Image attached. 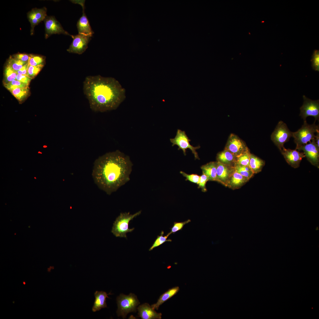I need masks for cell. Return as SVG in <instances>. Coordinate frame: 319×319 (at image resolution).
Listing matches in <instances>:
<instances>
[{"label": "cell", "instance_id": "28", "mask_svg": "<svg viewBox=\"0 0 319 319\" xmlns=\"http://www.w3.org/2000/svg\"><path fill=\"white\" fill-rule=\"evenodd\" d=\"M164 234V231H162L160 235L157 236V238L154 242L152 245L149 249V251L152 250L154 248L159 246L166 242H171L172 241V240L171 239H167L168 236L171 234L170 232L168 233L166 236H163Z\"/></svg>", "mask_w": 319, "mask_h": 319}, {"label": "cell", "instance_id": "9", "mask_svg": "<svg viewBox=\"0 0 319 319\" xmlns=\"http://www.w3.org/2000/svg\"><path fill=\"white\" fill-rule=\"evenodd\" d=\"M92 36L82 33L72 35L73 41L67 51L70 53L81 54L88 48V44Z\"/></svg>", "mask_w": 319, "mask_h": 319}, {"label": "cell", "instance_id": "19", "mask_svg": "<svg viewBox=\"0 0 319 319\" xmlns=\"http://www.w3.org/2000/svg\"><path fill=\"white\" fill-rule=\"evenodd\" d=\"M110 294H107L103 291H96L95 292V300L92 309L93 312H95L102 308L107 307L106 298L108 297V296Z\"/></svg>", "mask_w": 319, "mask_h": 319}, {"label": "cell", "instance_id": "14", "mask_svg": "<svg viewBox=\"0 0 319 319\" xmlns=\"http://www.w3.org/2000/svg\"><path fill=\"white\" fill-rule=\"evenodd\" d=\"M72 3L78 4L82 8V14L77 23V27L78 33H82L92 36L94 33L90 26L89 20L85 12L84 0H71Z\"/></svg>", "mask_w": 319, "mask_h": 319}, {"label": "cell", "instance_id": "40", "mask_svg": "<svg viewBox=\"0 0 319 319\" xmlns=\"http://www.w3.org/2000/svg\"><path fill=\"white\" fill-rule=\"evenodd\" d=\"M315 140L316 144L318 147H319V131L316 133V135H315Z\"/></svg>", "mask_w": 319, "mask_h": 319}, {"label": "cell", "instance_id": "2", "mask_svg": "<svg viewBox=\"0 0 319 319\" xmlns=\"http://www.w3.org/2000/svg\"><path fill=\"white\" fill-rule=\"evenodd\" d=\"M83 89L91 109L95 112L115 110L125 98L124 89L112 77L87 76L83 82Z\"/></svg>", "mask_w": 319, "mask_h": 319}, {"label": "cell", "instance_id": "5", "mask_svg": "<svg viewBox=\"0 0 319 319\" xmlns=\"http://www.w3.org/2000/svg\"><path fill=\"white\" fill-rule=\"evenodd\" d=\"M118 308L117 313L118 316H121L123 318H126L128 313L136 312V307L140 302L137 296L131 293L128 295L121 294L117 298Z\"/></svg>", "mask_w": 319, "mask_h": 319}, {"label": "cell", "instance_id": "35", "mask_svg": "<svg viewBox=\"0 0 319 319\" xmlns=\"http://www.w3.org/2000/svg\"><path fill=\"white\" fill-rule=\"evenodd\" d=\"M209 180L208 177L204 173L202 172V175L200 176L199 180L198 183V188H201L202 191L204 192L207 191L206 187V184L207 182L209 181Z\"/></svg>", "mask_w": 319, "mask_h": 319}, {"label": "cell", "instance_id": "6", "mask_svg": "<svg viewBox=\"0 0 319 319\" xmlns=\"http://www.w3.org/2000/svg\"><path fill=\"white\" fill-rule=\"evenodd\" d=\"M292 133L286 123L280 121L271 134V139L280 150L284 147V144L292 137Z\"/></svg>", "mask_w": 319, "mask_h": 319}, {"label": "cell", "instance_id": "39", "mask_svg": "<svg viewBox=\"0 0 319 319\" xmlns=\"http://www.w3.org/2000/svg\"><path fill=\"white\" fill-rule=\"evenodd\" d=\"M28 64V63L24 66L19 70L17 71L16 72L17 73L20 75H26Z\"/></svg>", "mask_w": 319, "mask_h": 319}, {"label": "cell", "instance_id": "29", "mask_svg": "<svg viewBox=\"0 0 319 319\" xmlns=\"http://www.w3.org/2000/svg\"><path fill=\"white\" fill-rule=\"evenodd\" d=\"M250 153L249 150L236 157L235 163L242 165L250 167Z\"/></svg>", "mask_w": 319, "mask_h": 319}, {"label": "cell", "instance_id": "38", "mask_svg": "<svg viewBox=\"0 0 319 319\" xmlns=\"http://www.w3.org/2000/svg\"><path fill=\"white\" fill-rule=\"evenodd\" d=\"M16 79L29 85L32 79L26 75L17 74Z\"/></svg>", "mask_w": 319, "mask_h": 319}, {"label": "cell", "instance_id": "10", "mask_svg": "<svg viewBox=\"0 0 319 319\" xmlns=\"http://www.w3.org/2000/svg\"><path fill=\"white\" fill-rule=\"evenodd\" d=\"M224 149L229 151L236 157L249 150L244 142L233 134L230 136Z\"/></svg>", "mask_w": 319, "mask_h": 319}, {"label": "cell", "instance_id": "4", "mask_svg": "<svg viewBox=\"0 0 319 319\" xmlns=\"http://www.w3.org/2000/svg\"><path fill=\"white\" fill-rule=\"evenodd\" d=\"M141 213V211H140L133 214H130L129 212L121 213L113 224L111 232L116 237L126 238V234L132 232L134 229V228H128L129 222L139 215Z\"/></svg>", "mask_w": 319, "mask_h": 319}, {"label": "cell", "instance_id": "31", "mask_svg": "<svg viewBox=\"0 0 319 319\" xmlns=\"http://www.w3.org/2000/svg\"><path fill=\"white\" fill-rule=\"evenodd\" d=\"M44 61L43 57L41 56L29 55L28 64L33 66H37L44 64Z\"/></svg>", "mask_w": 319, "mask_h": 319}, {"label": "cell", "instance_id": "11", "mask_svg": "<svg viewBox=\"0 0 319 319\" xmlns=\"http://www.w3.org/2000/svg\"><path fill=\"white\" fill-rule=\"evenodd\" d=\"M302 150L307 160L313 165L319 167V147L316 144L315 139L311 142L301 147L298 151Z\"/></svg>", "mask_w": 319, "mask_h": 319}, {"label": "cell", "instance_id": "15", "mask_svg": "<svg viewBox=\"0 0 319 319\" xmlns=\"http://www.w3.org/2000/svg\"><path fill=\"white\" fill-rule=\"evenodd\" d=\"M217 175L219 182L226 187L234 172V166L224 165L217 162Z\"/></svg>", "mask_w": 319, "mask_h": 319}, {"label": "cell", "instance_id": "3", "mask_svg": "<svg viewBox=\"0 0 319 319\" xmlns=\"http://www.w3.org/2000/svg\"><path fill=\"white\" fill-rule=\"evenodd\" d=\"M315 122L312 124H309L306 121H305L300 128L295 132H292V137L296 145L295 149L298 150L301 147L315 139V133L319 131V126L315 124Z\"/></svg>", "mask_w": 319, "mask_h": 319}, {"label": "cell", "instance_id": "37", "mask_svg": "<svg viewBox=\"0 0 319 319\" xmlns=\"http://www.w3.org/2000/svg\"><path fill=\"white\" fill-rule=\"evenodd\" d=\"M14 58L27 63L29 58V55L24 53H17L12 56Z\"/></svg>", "mask_w": 319, "mask_h": 319}, {"label": "cell", "instance_id": "27", "mask_svg": "<svg viewBox=\"0 0 319 319\" xmlns=\"http://www.w3.org/2000/svg\"><path fill=\"white\" fill-rule=\"evenodd\" d=\"M27 63L23 62L10 56L8 59L6 65L16 72Z\"/></svg>", "mask_w": 319, "mask_h": 319}, {"label": "cell", "instance_id": "26", "mask_svg": "<svg viewBox=\"0 0 319 319\" xmlns=\"http://www.w3.org/2000/svg\"><path fill=\"white\" fill-rule=\"evenodd\" d=\"M17 74L12 69L6 65L4 71V85L7 84L16 79Z\"/></svg>", "mask_w": 319, "mask_h": 319}, {"label": "cell", "instance_id": "1", "mask_svg": "<svg viewBox=\"0 0 319 319\" xmlns=\"http://www.w3.org/2000/svg\"><path fill=\"white\" fill-rule=\"evenodd\" d=\"M132 166L128 156L118 150L110 152L95 160L92 177L98 187L110 195L130 180Z\"/></svg>", "mask_w": 319, "mask_h": 319}, {"label": "cell", "instance_id": "13", "mask_svg": "<svg viewBox=\"0 0 319 319\" xmlns=\"http://www.w3.org/2000/svg\"><path fill=\"white\" fill-rule=\"evenodd\" d=\"M287 162L293 167H298L302 159L305 156L303 152L296 149H286L284 147L280 150Z\"/></svg>", "mask_w": 319, "mask_h": 319}, {"label": "cell", "instance_id": "18", "mask_svg": "<svg viewBox=\"0 0 319 319\" xmlns=\"http://www.w3.org/2000/svg\"><path fill=\"white\" fill-rule=\"evenodd\" d=\"M202 172L209 178V180L219 182L217 175V162H211L202 165Z\"/></svg>", "mask_w": 319, "mask_h": 319}, {"label": "cell", "instance_id": "16", "mask_svg": "<svg viewBox=\"0 0 319 319\" xmlns=\"http://www.w3.org/2000/svg\"><path fill=\"white\" fill-rule=\"evenodd\" d=\"M139 316L142 319H160L162 314L157 313L147 303L139 305L137 308Z\"/></svg>", "mask_w": 319, "mask_h": 319}, {"label": "cell", "instance_id": "33", "mask_svg": "<svg viewBox=\"0 0 319 319\" xmlns=\"http://www.w3.org/2000/svg\"><path fill=\"white\" fill-rule=\"evenodd\" d=\"M311 66L313 69L315 71H319V50H315L312 56L311 60Z\"/></svg>", "mask_w": 319, "mask_h": 319}, {"label": "cell", "instance_id": "23", "mask_svg": "<svg viewBox=\"0 0 319 319\" xmlns=\"http://www.w3.org/2000/svg\"><path fill=\"white\" fill-rule=\"evenodd\" d=\"M47 9L44 7L41 9L34 8L27 14V17H31L39 21L44 20L47 16Z\"/></svg>", "mask_w": 319, "mask_h": 319}, {"label": "cell", "instance_id": "36", "mask_svg": "<svg viewBox=\"0 0 319 319\" xmlns=\"http://www.w3.org/2000/svg\"><path fill=\"white\" fill-rule=\"evenodd\" d=\"M180 173L186 178V180H188L191 182L198 184L200 176L197 174H188L182 171H180Z\"/></svg>", "mask_w": 319, "mask_h": 319}, {"label": "cell", "instance_id": "34", "mask_svg": "<svg viewBox=\"0 0 319 319\" xmlns=\"http://www.w3.org/2000/svg\"><path fill=\"white\" fill-rule=\"evenodd\" d=\"M191 222L190 219L183 222H175L174 223L172 227L170 228L171 231L170 232L171 233L174 234L178 231L182 230L184 226Z\"/></svg>", "mask_w": 319, "mask_h": 319}, {"label": "cell", "instance_id": "22", "mask_svg": "<svg viewBox=\"0 0 319 319\" xmlns=\"http://www.w3.org/2000/svg\"><path fill=\"white\" fill-rule=\"evenodd\" d=\"M265 164V161L254 155L251 154L250 157V166L254 174L261 171Z\"/></svg>", "mask_w": 319, "mask_h": 319}, {"label": "cell", "instance_id": "41", "mask_svg": "<svg viewBox=\"0 0 319 319\" xmlns=\"http://www.w3.org/2000/svg\"><path fill=\"white\" fill-rule=\"evenodd\" d=\"M23 283L24 284H25V282H23Z\"/></svg>", "mask_w": 319, "mask_h": 319}, {"label": "cell", "instance_id": "21", "mask_svg": "<svg viewBox=\"0 0 319 319\" xmlns=\"http://www.w3.org/2000/svg\"><path fill=\"white\" fill-rule=\"evenodd\" d=\"M179 290V287L177 286L169 289L160 296L157 302L151 306L152 307L154 310H158L160 305L176 294Z\"/></svg>", "mask_w": 319, "mask_h": 319}, {"label": "cell", "instance_id": "32", "mask_svg": "<svg viewBox=\"0 0 319 319\" xmlns=\"http://www.w3.org/2000/svg\"><path fill=\"white\" fill-rule=\"evenodd\" d=\"M4 86L9 91L17 88H26L29 87V85L16 79L9 83L4 85Z\"/></svg>", "mask_w": 319, "mask_h": 319}, {"label": "cell", "instance_id": "17", "mask_svg": "<svg viewBox=\"0 0 319 319\" xmlns=\"http://www.w3.org/2000/svg\"><path fill=\"white\" fill-rule=\"evenodd\" d=\"M249 180L234 170L230 178L227 187L232 189H238Z\"/></svg>", "mask_w": 319, "mask_h": 319}, {"label": "cell", "instance_id": "7", "mask_svg": "<svg viewBox=\"0 0 319 319\" xmlns=\"http://www.w3.org/2000/svg\"><path fill=\"white\" fill-rule=\"evenodd\" d=\"M170 141L172 144V146L177 145L178 147V150H182L185 155H186V150L189 149L194 154L195 159H199L196 150L199 149L200 146L194 147L191 145L189 142L191 140L188 138L185 131L178 129L175 137L170 139Z\"/></svg>", "mask_w": 319, "mask_h": 319}, {"label": "cell", "instance_id": "24", "mask_svg": "<svg viewBox=\"0 0 319 319\" xmlns=\"http://www.w3.org/2000/svg\"><path fill=\"white\" fill-rule=\"evenodd\" d=\"M20 102H22L27 97L29 92V87L17 88L9 91Z\"/></svg>", "mask_w": 319, "mask_h": 319}, {"label": "cell", "instance_id": "12", "mask_svg": "<svg viewBox=\"0 0 319 319\" xmlns=\"http://www.w3.org/2000/svg\"><path fill=\"white\" fill-rule=\"evenodd\" d=\"M44 22L45 28V38H47L53 34H63L69 35L72 37L73 35H70L65 30L60 23L53 16H46Z\"/></svg>", "mask_w": 319, "mask_h": 319}, {"label": "cell", "instance_id": "8", "mask_svg": "<svg viewBox=\"0 0 319 319\" xmlns=\"http://www.w3.org/2000/svg\"><path fill=\"white\" fill-rule=\"evenodd\" d=\"M303 98L304 102L303 105L300 108V115L303 119L304 121H306L307 118L309 116L313 117L315 118V121L316 120H319V100H313L304 95L303 96Z\"/></svg>", "mask_w": 319, "mask_h": 319}, {"label": "cell", "instance_id": "25", "mask_svg": "<svg viewBox=\"0 0 319 319\" xmlns=\"http://www.w3.org/2000/svg\"><path fill=\"white\" fill-rule=\"evenodd\" d=\"M234 167L236 172L249 179L253 177L254 174L251 168L249 167L235 163Z\"/></svg>", "mask_w": 319, "mask_h": 319}, {"label": "cell", "instance_id": "30", "mask_svg": "<svg viewBox=\"0 0 319 319\" xmlns=\"http://www.w3.org/2000/svg\"><path fill=\"white\" fill-rule=\"evenodd\" d=\"M44 66V64L33 66L28 64L26 75L31 79L34 78L39 73Z\"/></svg>", "mask_w": 319, "mask_h": 319}, {"label": "cell", "instance_id": "20", "mask_svg": "<svg viewBox=\"0 0 319 319\" xmlns=\"http://www.w3.org/2000/svg\"><path fill=\"white\" fill-rule=\"evenodd\" d=\"M217 161L227 165L234 166L236 162V157L229 151L224 149L218 153Z\"/></svg>", "mask_w": 319, "mask_h": 319}]
</instances>
